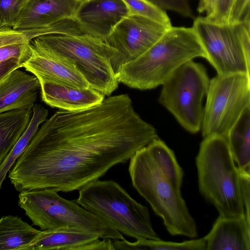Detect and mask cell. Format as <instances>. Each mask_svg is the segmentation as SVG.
I'll use <instances>...</instances> for the list:
<instances>
[{"mask_svg":"<svg viewBox=\"0 0 250 250\" xmlns=\"http://www.w3.org/2000/svg\"><path fill=\"white\" fill-rule=\"evenodd\" d=\"M158 138L127 94L93 106L60 109L39 128L8 172L15 188L79 189Z\"/></svg>","mask_w":250,"mask_h":250,"instance_id":"cell-1","label":"cell"},{"mask_svg":"<svg viewBox=\"0 0 250 250\" xmlns=\"http://www.w3.org/2000/svg\"><path fill=\"white\" fill-rule=\"evenodd\" d=\"M206 52L192 27L171 26L150 48L122 65L116 73L119 83L147 90L162 84L178 67Z\"/></svg>","mask_w":250,"mask_h":250,"instance_id":"cell-2","label":"cell"},{"mask_svg":"<svg viewBox=\"0 0 250 250\" xmlns=\"http://www.w3.org/2000/svg\"><path fill=\"white\" fill-rule=\"evenodd\" d=\"M199 192L224 217L245 215L238 169L227 137L204 138L195 159Z\"/></svg>","mask_w":250,"mask_h":250,"instance_id":"cell-3","label":"cell"},{"mask_svg":"<svg viewBox=\"0 0 250 250\" xmlns=\"http://www.w3.org/2000/svg\"><path fill=\"white\" fill-rule=\"evenodd\" d=\"M128 171L133 187L162 219L171 235L197 237L195 222L181 190L174 188L159 169L146 146L129 159Z\"/></svg>","mask_w":250,"mask_h":250,"instance_id":"cell-4","label":"cell"},{"mask_svg":"<svg viewBox=\"0 0 250 250\" xmlns=\"http://www.w3.org/2000/svg\"><path fill=\"white\" fill-rule=\"evenodd\" d=\"M30 44L72 63L83 76L90 88L109 96L119 82L111 62L117 50L103 40L88 34L41 35Z\"/></svg>","mask_w":250,"mask_h":250,"instance_id":"cell-5","label":"cell"},{"mask_svg":"<svg viewBox=\"0 0 250 250\" xmlns=\"http://www.w3.org/2000/svg\"><path fill=\"white\" fill-rule=\"evenodd\" d=\"M79 190L74 201L120 232L137 240H161L152 228L147 208L116 182L98 179Z\"/></svg>","mask_w":250,"mask_h":250,"instance_id":"cell-6","label":"cell"},{"mask_svg":"<svg viewBox=\"0 0 250 250\" xmlns=\"http://www.w3.org/2000/svg\"><path fill=\"white\" fill-rule=\"evenodd\" d=\"M53 188L23 190L18 205L41 230L74 228L97 234L100 238L121 240V233L74 201L61 197Z\"/></svg>","mask_w":250,"mask_h":250,"instance_id":"cell-7","label":"cell"},{"mask_svg":"<svg viewBox=\"0 0 250 250\" xmlns=\"http://www.w3.org/2000/svg\"><path fill=\"white\" fill-rule=\"evenodd\" d=\"M192 27L217 75H250V20L218 24L198 17Z\"/></svg>","mask_w":250,"mask_h":250,"instance_id":"cell-8","label":"cell"},{"mask_svg":"<svg viewBox=\"0 0 250 250\" xmlns=\"http://www.w3.org/2000/svg\"><path fill=\"white\" fill-rule=\"evenodd\" d=\"M209 81L205 67L190 60L178 67L162 84L159 103L191 133L201 128L202 101Z\"/></svg>","mask_w":250,"mask_h":250,"instance_id":"cell-9","label":"cell"},{"mask_svg":"<svg viewBox=\"0 0 250 250\" xmlns=\"http://www.w3.org/2000/svg\"><path fill=\"white\" fill-rule=\"evenodd\" d=\"M201 125L204 138L228 134L250 106V75H217L210 80Z\"/></svg>","mask_w":250,"mask_h":250,"instance_id":"cell-10","label":"cell"},{"mask_svg":"<svg viewBox=\"0 0 250 250\" xmlns=\"http://www.w3.org/2000/svg\"><path fill=\"white\" fill-rule=\"evenodd\" d=\"M169 28L141 16L128 15L124 18L104 40L118 51L111 62L115 74L122 65L146 51Z\"/></svg>","mask_w":250,"mask_h":250,"instance_id":"cell-11","label":"cell"},{"mask_svg":"<svg viewBox=\"0 0 250 250\" xmlns=\"http://www.w3.org/2000/svg\"><path fill=\"white\" fill-rule=\"evenodd\" d=\"M128 15L122 0H85L79 6L74 18L85 34L104 41Z\"/></svg>","mask_w":250,"mask_h":250,"instance_id":"cell-12","label":"cell"},{"mask_svg":"<svg viewBox=\"0 0 250 250\" xmlns=\"http://www.w3.org/2000/svg\"><path fill=\"white\" fill-rule=\"evenodd\" d=\"M82 0H27L14 26L25 31L47 27L75 19Z\"/></svg>","mask_w":250,"mask_h":250,"instance_id":"cell-13","label":"cell"},{"mask_svg":"<svg viewBox=\"0 0 250 250\" xmlns=\"http://www.w3.org/2000/svg\"><path fill=\"white\" fill-rule=\"evenodd\" d=\"M30 46L32 54L23 67L39 81L53 82L81 88L89 87L83 76L72 63L30 44Z\"/></svg>","mask_w":250,"mask_h":250,"instance_id":"cell-14","label":"cell"},{"mask_svg":"<svg viewBox=\"0 0 250 250\" xmlns=\"http://www.w3.org/2000/svg\"><path fill=\"white\" fill-rule=\"evenodd\" d=\"M74 228L41 230L25 250H115L110 239Z\"/></svg>","mask_w":250,"mask_h":250,"instance_id":"cell-15","label":"cell"},{"mask_svg":"<svg viewBox=\"0 0 250 250\" xmlns=\"http://www.w3.org/2000/svg\"><path fill=\"white\" fill-rule=\"evenodd\" d=\"M41 85L38 79L17 69L0 82V114L32 108Z\"/></svg>","mask_w":250,"mask_h":250,"instance_id":"cell-16","label":"cell"},{"mask_svg":"<svg viewBox=\"0 0 250 250\" xmlns=\"http://www.w3.org/2000/svg\"><path fill=\"white\" fill-rule=\"evenodd\" d=\"M42 101L60 109L73 111L97 105L104 95L90 88H81L58 83L39 81Z\"/></svg>","mask_w":250,"mask_h":250,"instance_id":"cell-17","label":"cell"},{"mask_svg":"<svg viewBox=\"0 0 250 250\" xmlns=\"http://www.w3.org/2000/svg\"><path fill=\"white\" fill-rule=\"evenodd\" d=\"M206 250H250V224L245 215H219L212 229L204 237Z\"/></svg>","mask_w":250,"mask_h":250,"instance_id":"cell-18","label":"cell"},{"mask_svg":"<svg viewBox=\"0 0 250 250\" xmlns=\"http://www.w3.org/2000/svg\"><path fill=\"white\" fill-rule=\"evenodd\" d=\"M40 231L18 216H3L0 218V250H25Z\"/></svg>","mask_w":250,"mask_h":250,"instance_id":"cell-19","label":"cell"},{"mask_svg":"<svg viewBox=\"0 0 250 250\" xmlns=\"http://www.w3.org/2000/svg\"><path fill=\"white\" fill-rule=\"evenodd\" d=\"M32 113V108H28L0 114V165L28 126Z\"/></svg>","mask_w":250,"mask_h":250,"instance_id":"cell-20","label":"cell"},{"mask_svg":"<svg viewBox=\"0 0 250 250\" xmlns=\"http://www.w3.org/2000/svg\"><path fill=\"white\" fill-rule=\"evenodd\" d=\"M227 138L237 168L250 171V106L243 111Z\"/></svg>","mask_w":250,"mask_h":250,"instance_id":"cell-21","label":"cell"},{"mask_svg":"<svg viewBox=\"0 0 250 250\" xmlns=\"http://www.w3.org/2000/svg\"><path fill=\"white\" fill-rule=\"evenodd\" d=\"M32 117L28 126L0 165V191L9 170L17 160L24 152L39 129L40 125L46 120L48 112L42 104H35L32 108Z\"/></svg>","mask_w":250,"mask_h":250,"instance_id":"cell-22","label":"cell"},{"mask_svg":"<svg viewBox=\"0 0 250 250\" xmlns=\"http://www.w3.org/2000/svg\"><path fill=\"white\" fill-rule=\"evenodd\" d=\"M156 164L174 188L181 190L184 172L175 155L167 145L158 138L146 145Z\"/></svg>","mask_w":250,"mask_h":250,"instance_id":"cell-23","label":"cell"},{"mask_svg":"<svg viewBox=\"0 0 250 250\" xmlns=\"http://www.w3.org/2000/svg\"><path fill=\"white\" fill-rule=\"evenodd\" d=\"M115 250H206L205 238L192 239L181 243L155 240L147 239H137L130 242L124 237L121 240H114Z\"/></svg>","mask_w":250,"mask_h":250,"instance_id":"cell-24","label":"cell"},{"mask_svg":"<svg viewBox=\"0 0 250 250\" xmlns=\"http://www.w3.org/2000/svg\"><path fill=\"white\" fill-rule=\"evenodd\" d=\"M129 11V15L144 17L155 21L167 27L172 25L166 11L147 0H122Z\"/></svg>","mask_w":250,"mask_h":250,"instance_id":"cell-25","label":"cell"},{"mask_svg":"<svg viewBox=\"0 0 250 250\" xmlns=\"http://www.w3.org/2000/svg\"><path fill=\"white\" fill-rule=\"evenodd\" d=\"M243 0H215L211 12L205 17L218 24L233 22L236 16L244 9L246 2Z\"/></svg>","mask_w":250,"mask_h":250,"instance_id":"cell-26","label":"cell"},{"mask_svg":"<svg viewBox=\"0 0 250 250\" xmlns=\"http://www.w3.org/2000/svg\"><path fill=\"white\" fill-rule=\"evenodd\" d=\"M27 0H0V28H12Z\"/></svg>","mask_w":250,"mask_h":250,"instance_id":"cell-27","label":"cell"},{"mask_svg":"<svg viewBox=\"0 0 250 250\" xmlns=\"http://www.w3.org/2000/svg\"><path fill=\"white\" fill-rule=\"evenodd\" d=\"M31 54L29 42L10 43L0 46V62L17 58L25 62Z\"/></svg>","mask_w":250,"mask_h":250,"instance_id":"cell-28","label":"cell"},{"mask_svg":"<svg viewBox=\"0 0 250 250\" xmlns=\"http://www.w3.org/2000/svg\"><path fill=\"white\" fill-rule=\"evenodd\" d=\"M164 11L175 12L186 18H194L189 0H147Z\"/></svg>","mask_w":250,"mask_h":250,"instance_id":"cell-29","label":"cell"},{"mask_svg":"<svg viewBox=\"0 0 250 250\" xmlns=\"http://www.w3.org/2000/svg\"><path fill=\"white\" fill-rule=\"evenodd\" d=\"M238 169L245 216L250 224V171Z\"/></svg>","mask_w":250,"mask_h":250,"instance_id":"cell-30","label":"cell"},{"mask_svg":"<svg viewBox=\"0 0 250 250\" xmlns=\"http://www.w3.org/2000/svg\"><path fill=\"white\" fill-rule=\"evenodd\" d=\"M30 42L27 36L21 31L12 28H0V46L19 42Z\"/></svg>","mask_w":250,"mask_h":250,"instance_id":"cell-31","label":"cell"},{"mask_svg":"<svg viewBox=\"0 0 250 250\" xmlns=\"http://www.w3.org/2000/svg\"><path fill=\"white\" fill-rule=\"evenodd\" d=\"M24 63V61L17 58L0 62V82L14 70L23 67Z\"/></svg>","mask_w":250,"mask_h":250,"instance_id":"cell-32","label":"cell"},{"mask_svg":"<svg viewBox=\"0 0 250 250\" xmlns=\"http://www.w3.org/2000/svg\"><path fill=\"white\" fill-rule=\"evenodd\" d=\"M215 0H198L197 11L208 15L212 11Z\"/></svg>","mask_w":250,"mask_h":250,"instance_id":"cell-33","label":"cell"},{"mask_svg":"<svg viewBox=\"0 0 250 250\" xmlns=\"http://www.w3.org/2000/svg\"></svg>","mask_w":250,"mask_h":250,"instance_id":"cell-34","label":"cell"}]
</instances>
